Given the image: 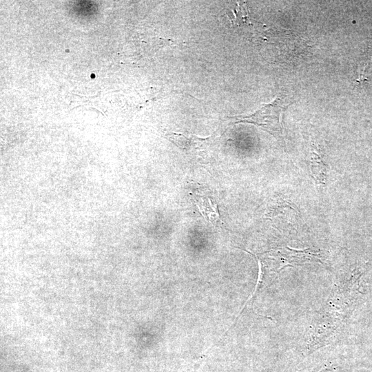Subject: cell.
I'll return each instance as SVG.
<instances>
[{
	"label": "cell",
	"instance_id": "8992f818",
	"mask_svg": "<svg viewBox=\"0 0 372 372\" xmlns=\"http://www.w3.org/2000/svg\"><path fill=\"white\" fill-rule=\"evenodd\" d=\"M235 24L241 25L242 24L249 23L248 10L245 3H238V7L235 10Z\"/></svg>",
	"mask_w": 372,
	"mask_h": 372
},
{
	"label": "cell",
	"instance_id": "277c9868",
	"mask_svg": "<svg viewBox=\"0 0 372 372\" xmlns=\"http://www.w3.org/2000/svg\"><path fill=\"white\" fill-rule=\"evenodd\" d=\"M196 204L199 211L205 218L213 223H217L220 220V216L217 209V205L213 203L209 198H200L195 199Z\"/></svg>",
	"mask_w": 372,
	"mask_h": 372
},
{
	"label": "cell",
	"instance_id": "3957f363",
	"mask_svg": "<svg viewBox=\"0 0 372 372\" xmlns=\"http://www.w3.org/2000/svg\"><path fill=\"white\" fill-rule=\"evenodd\" d=\"M310 170L314 180L318 185H324L327 178L328 167L314 145L311 146Z\"/></svg>",
	"mask_w": 372,
	"mask_h": 372
},
{
	"label": "cell",
	"instance_id": "7a4b0ae2",
	"mask_svg": "<svg viewBox=\"0 0 372 372\" xmlns=\"http://www.w3.org/2000/svg\"><path fill=\"white\" fill-rule=\"evenodd\" d=\"M289 104L278 97L272 102L264 104L254 114L247 116L231 117L236 123H249L261 127L265 130L275 136L282 134L281 114Z\"/></svg>",
	"mask_w": 372,
	"mask_h": 372
},
{
	"label": "cell",
	"instance_id": "5b68a950",
	"mask_svg": "<svg viewBox=\"0 0 372 372\" xmlns=\"http://www.w3.org/2000/svg\"><path fill=\"white\" fill-rule=\"evenodd\" d=\"M197 137H194L192 139L191 137H187L183 134L169 132L167 134V138L173 142L180 149L184 151H188L192 149V145L196 139Z\"/></svg>",
	"mask_w": 372,
	"mask_h": 372
},
{
	"label": "cell",
	"instance_id": "6da1fadb",
	"mask_svg": "<svg viewBox=\"0 0 372 372\" xmlns=\"http://www.w3.org/2000/svg\"><path fill=\"white\" fill-rule=\"evenodd\" d=\"M360 276L358 270L355 271L351 278L339 285L329 298L314 325L311 341L313 349L329 342L341 329L359 300Z\"/></svg>",
	"mask_w": 372,
	"mask_h": 372
}]
</instances>
